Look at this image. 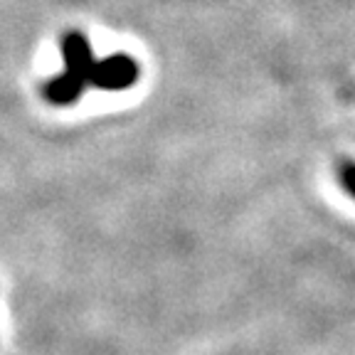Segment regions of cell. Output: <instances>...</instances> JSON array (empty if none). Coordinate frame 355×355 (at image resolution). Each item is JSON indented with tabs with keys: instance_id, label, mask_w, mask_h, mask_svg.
Returning <instances> with one entry per match:
<instances>
[{
	"instance_id": "1",
	"label": "cell",
	"mask_w": 355,
	"mask_h": 355,
	"mask_svg": "<svg viewBox=\"0 0 355 355\" xmlns=\"http://www.w3.org/2000/svg\"><path fill=\"white\" fill-rule=\"evenodd\" d=\"M139 79V64L128 55H111L106 60L96 62L94 77L92 84L106 92H119V89H128Z\"/></svg>"
},
{
	"instance_id": "2",
	"label": "cell",
	"mask_w": 355,
	"mask_h": 355,
	"mask_svg": "<svg viewBox=\"0 0 355 355\" xmlns=\"http://www.w3.org/2000/svg\"><path fill=\"white\" fill-rule=\"evenodd\" d=\"M62 55H64V64L67 72L77 74L79 79H84L87 84H92V77H94L96 62L94 55H92V47H89L87 37L79 33H69L64 40H62Z\"/></svg>"
},
{
	"instance_id": "3",
	"label": "cell",
	"mask_w": 355,
	"mask_h": 355,
	"mask_svg": "<svg viewBox=\"0 0 355 355\" xmlns=\"http://www.w3.org/2000/svg\"><path fill=\"white\" fill-rule=\"evenodd\" d=\"M84 87H87L84 79H79L77 74H72V72H64V74L52 77L50 82H47V87H44V92H47V99H50L52 104H72V101H77L79 96H82Z\"/></svg>"
},
{
	"instance_id": "4",
	"label": "cell",
	"mask_w": 355,
	"mask_h": 355,
	"mask_svg": "<svg viewBox=\"0 0 355 355\" xmlns=\"http://www.w3.org/2000/svg\"><path fill=\"white\" fill-rule=\"evenodd\" d=\"M338 180L343 190L355 200V161H343L338 166Z\"/></svg>"
}]
</instances>
